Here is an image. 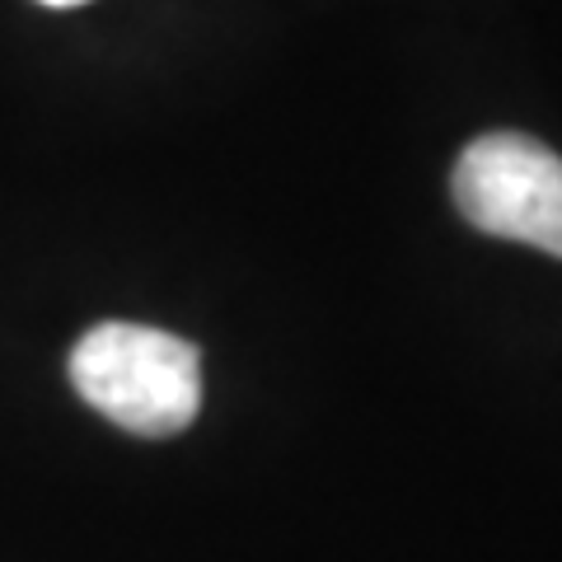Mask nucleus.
Returning <instances> with one entry per match:
<instances>
[{
	"mask_svg": "<svg viewBox=\"0 0 562 562\" xmlns=\"http://www.w3.org/2000/svg\"><path fill=\"white\" fill-rule=\"evenodd\" d=\"M70 384L132 436H179L202 408V351L146 324H99L70 351Z\"/></svg>",
	"mask_w": 562,
	"mask_h": 562,
	"instance_id": "1",
	"label": "nucleus"
},
{
	"mask_svg": "<svg viewBox=\"0 0 562 562\" xmlns=\"http://www.w3.org/2000/svg\"><path fill=\"white\" fill-rule=\"evenodd\" d=\"M450 188L473 231L562 258V155L543 140L520 132L469 140Z\"/></svg>",
	"mask_w": 562,
	"mask_h": 562,
	"instance_id": "2",
	"label": "nucleus"
},
{
	"mask_svg": "<svg viewBox=\"0 0 562 562\" xmlns=\"http://www.w3.org/2000/svg\"><path fill=\"white\" fill-rule=\"evenodd\" d=\"M43 5H57V10H66V5H85V0H43Z\"/></svg>",
	"mask_w": 562,
	"mask_h": 562,
	"instance_id": "3",
	"label": "nucleus"
}]
</instances>
